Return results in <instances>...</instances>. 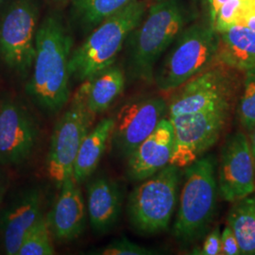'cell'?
Returning <instances> with one entry per match:
<instances>
[{
    "label": "cell",
    "instance_id": "1",
    "mask_svg": "<svg viewBox=\"0 0 255 255\" xmlns=\"http://www.w3.org/2000/svg\"><path fill=\"white\" fill-rule=\"evenodd\" d=\"M73 38L63 18L48 14L37 28L35 54L26 93L47 117L58 115L71 99L69 61Z\"/></svg>",
    "mask_w": 255,
    "mask_h": 255
},
{
    "label": "cell",
    "instance_id": "2",
    "mask_svg": "<svg viewBox=\"0 0 255 255\" xmlns=\"http://www.w3.org/2000/svg\"><path fill=\"white\" fill-rule=\"evenodd\" d=\"M191 19V12L180 0H161L153 4L128 38L130 77L153 82L157 62Z\"/></svg>",
    "mask_w": 255,
    "mask_h": 255
},
{
    "label": "cell",
    "instance_id": "3",
    "mask_svg": "<svg viewBox=\"0 0 255 255\" xmlns=\"http://www.w3.org/2000/svg\"><path fill=\"white\" fill-rule=\"evenodd\" d=\"M182 176L173 236L182 245L189 246L206 236L216 215L219 195L216 157L203 155L184 167Z\"/></svg>",
    "mask_w": 255,
    "mask_h": 255
},
{
    "label": "cell",
    "instance_id": "4",
    "mask_svg": "<svg viewBox=\"0 0 255 255\" xmlns=\"http://www.w3.org/2000/svg\"><path fill=\"white\" fill-rule=\"evenodd\" d=\"M145 13L146 3L135 0L94 27L81 46L71 53L70 77L82 82L115 64L125 42Z\"/></svg>",
    "mask_w": 255,
    "mask_h": 255
},
{
    "label": "cell",
    "instance_id": "5",
    "mask_svg": "<svg viewBox=\"0 0 255 255\" xmlns=\"http://www.w3.org/2000/svg\"><path fill=\"white\" fill-rule=\"evenodd\" d=\"M219 46V33L210 20L184 27L154 72L157 87L161 91H175L207 70L217 60Z\"/></svg>",
    "mask_w": 255,
    "mask_h": 255
},
{
    "label": "cell",
    "instance_id": "6",
    "mask_svg": "<svg viewBox=\"0 0 255 255\" xmlns=\"http://www.w3.org/2000/svg\"><path fill=\"white\" fill-rule=\"evenodd\" d=\"M182 182L181 168L167 164L141 181L128 197L127 215L139 235L153 236L169 228Z\"/></svg>",
    "mask_w": 255,
    "mask_h": 255
},
{
    "label": "cell",
    "instance_id": "7",
    "mask_svg": "<svg viewBox=\"0 0 255 255\" xmlns=\"http://www.w3.org/2000/svg\"><path fill=\"white\" fill-rule=\"evenodd\" d=\"M94 119L82 96L75 92L67 108L55 123L46 156V173L58 189L73 175L78 151Z\"/></svg>",
    "mask_w": 255,
    "mask_h": 255
},
{
    "label": "cell",
    "instance_id": "8",
    "mask_svg": "<svg viewBox=\"0 0 255 255\" xmlns=\"http://www.w3.org/2000/svg\"><path fill=\"white\" fill-rule=\"evenodd\" d=\"M38 20L34 0H15L0 19V58L21 79L31 72Z\"/></svg>",
    "mask_w": 255,
    "mask_h": 255
},
{
    "label": "cell",
    "instance_id": "9",
    "mask_svg": "<svg viewBox=\"0 0 255 255\" xmlns=\"http://www.w3.org/2000/svg\"><path fill=\"white\" fill-rule=\"evenodd\" d=\"M232 108L170 117L173 126V152L169 164L184 168L214 146L228 123Z\"/></svg>",
    "mask_w": 255,
    "mask_h": 255
},
{
    "label": "cell",
    "instance_id": "10",
    "mask_svg": "<svg viewBox=\"0 0 255 255\" xmlns=\"http://www.w3.org/2000/svg\"><path fill=\"white\" fill-rule=\"evenodd\" d=\"M167 112V102L158 96H144L123 103L114 117L111 146L126 158L149 136Z\"/></svg>",
    "mask_w": 255,
    "mask_h": 255
},
{
    "label": "cell",
    "instance_id": "11",
    "mask_svg": "<svg viewBox=\"0 0 255 255\" xmlns=\"http://www.w3.org/2000/svg\"><path fill=\"white\" fill-rule=\"evenodd\" d=\"M176 90L167 103L169 118L232 108L235 97L233 79L221 68L207 69Z\"/></svg>",
    "mask_w": 255,
    "mask_h": 255
},
{
    "label": "cell",
    "instance_id": "12",
    "mask_svg": "<svg viewBox=\"0 0 255 255\" xmlns=\"http://www.w3.org/2000/svg\"><path fill=\"white\" fill-rule=\"evenodd\" d=\"M40 129L36 119L21 102H0V164L19 166L34 153Z\"/></svg>",
    "mask_w": 255,
    "mask_h": 255
},
{
    "label": "cell",
    "instance_id": "13",
    "mask_svg": "<svg viewBox=\"0 0 255 255\" xmlns=\"http://www.w3.org/2000/svg\"><path fill=\"white\" fill-rule=\"evenodd\" d=\"M218 185L224 201L235 202L255 193V161L250 140L242 131L229 135L219 161Z\"/></svg>",
    "mask_w": 255,
    "mask_h": 255
},
{
    "label": "cell",
    "instance_id": "14",
    "mask_svg": "<svg viewBox=\"0 0 255 255\" xmlns=\"http://www.w3.org/2000/svg\"><path fill=\"white\" fill-rule=\"evenodd\" d=\"M54 205L46 216L53 239L70 242L82 236L87 221V209L80 184L68 177L59 189Z\"/></svg>",
    "mask_w": 255,
    "mask_h": 255
},
{
    "label": "cell",
    "instance_id": "15",
    "mask_svg": "<svg viewBox=\"0 0 255 255\" xmlns=\"http://www.w3.org/2000/svg\"><path fill=\"white\" fill-rule=\"evenodd\" d=\"M43 195L38 188L22 192L3 212L0 219V236L5 254L17 255L27 233L44 218Z\"/></svg>",
    "mask_w": 255,
    "mask_h": 255
},
{
    "label": "cell",
    "instance_id": "16",
    "mask_svg": "<svg viewBox=\"0 0 255 255\" xmlns=\"http://www.w3.org/2000/svg\"><path fill=\"white\" fill-rule=\"evenodd\" d=\"M174 129L169 119H162L152 133L127 158V177L141 182L169 164L173 152Z\"/></svg>",
    "mask_w": 255,
    "mask_h": 255
},
{
    "label": "cell",
    "instance_id": "17",
    "mask_svg": "<svg viewBox=\"0 0 255 255\" xmlns=\"http://www.w3.org/2000/svg\"><path fill=\"white\" fill-rule=\"evenodd\" d=\"M86 209L89 223L94 233L105 235L118 224L123 196L119 184L107 176L93 179L87 186Z\"/></svg>",
    "mask_w": 255,
    "mask_h": 255
},
{
    "label": "cell",
    "instance_id": "18",
    "mask_svg": "<svg viewBox=\"0 0 255 255\" xmlns=\"http://www.w3.org/2000/svg\"><path fill=\"white\" fill-rule=\"evenodd\" d=\"M125 74L118 65L93 75L82 82L77 92L82 96L86 108L94 118L105 113L125 88Z\"/></svg>",
    "mask_w": 255,
    "mask_h": 255
},
{
    "label": "cell",
    "instance_id": "19",
    "mask_svg": "<svg viewBox=\"0 0 255 255\" xmlns=\"http://www.w3.org/2000/svg\"><path fill=\"white\" fill-rule=\"evenodd\" d=\"M219 33L217 60L231 68L244 71L255 65V31L237 24Z\"/></svg>",
    "mask_w": 255,
    "mask_h": 255
},
{
    "label": "cell",
    "instance_id": "20",
    "mask_svg": "<svg viewBox=\"0 0 255 255\" xmlns=\"http://www.w3.org/2000/svg\"><path fill=\"white\" fill-rule=\"evenodd\" d=\"M114 128V117L101 119L83 139L75 160L73 178L82 184L96 171L110 142Z\"/></svg>",
    "mask_w": 255,
    "mask_h": 255
},
{
    "label": "cell",
    "instance_id": "21",
    "mask_svg": "<svg viewBox=\"0 0 255 255\" xmlns=\"http://www.w3.org/2000/svg\"><path fill=\"white\" fill-rule=\"evenodd\" d=\"M233 203L227 225L237 238L241 255H255V194Z\"/></svg>",
    "mask_w": 255,
    "mask_h": 255
},
{
    "label": "cell",
    "instance_id": "22",
    "mask_svg": "<svg viewBox=\"0 0 255 255\" xmlns=\"http://www.w3.org/2000/svg\"><path fill=\"white\" fill-rule=\"evenodd\" d=\"M135 0H72L74 15L85 27H97Z\"/></svg>",
    "mask_w": 255,
    "mask_h": 255
},
{
    "label": "cell",
    "instance_id": "23",
    "mask_svg": "<svg viewBox=\"0 0 255 255\" xmlns=\"http://www.w3.org/2000/svg\"><path fill=\"white\" fill-rule=\"evenodd\" d=\"M55 254L53 237L45 216L27 233L17 255H53Z\"/></svg>",
    "mask_w": 255,
    "mask_h": 255
},
{
    "label": "cell",
    "instance_id": "24",
    "mask_svg": "<svg viewBox=\"0 0 255 255\" xmlns=\"http://www.w3.org/2000/svg\"><path fill=\"white\" fill-rule=\"evenodd\" d=\"M237 119L251 133L255 126V65L245 71L243 91L237 107Z\"/></svg>",
    "mask_w": 255,
    "mask_h": 255
},
{
    "label": "cell",
    "instance_id": "25",
    "mask_svg": "<svg viewBox=\"0 0 255 255\" xmlns=\"http://www.w3.org/2000/svg\"><path fill=\"white\" fill-rule=\"evenodd\" d=\"M94 255H154L159 253L151 248L138 245L128 240L127 237H121L113 240L106 246L95 249L88 253Z\"/></svg>",
    "mask_w": 255,
    "mask_h": 255
},
{
    "label": "cell",
    "instance_id": "26",
    "mask_svg": "<svg viewBox=\"0 0 255 255\" xmlns=\"http://www.w3.org/2000/svg\"><path fill=\"white\" fill-rule=\"evenodd\" d=\"M247 0H228L220 8L213 23L218 32H221L230 27L240 23Z\"/></svg>",
    "mask_w": 255,
    "mask_h": 255
},
{
    "label": "cell",
    "instance_id": "27",
    "mask_svg": "<svg viewBox=\"0 0 255 255\" xmlns=\"http://www.w3.org/2000/svg\"><path fill=\"white\" fill-rule=\"evenodd\" d=\"M221 253V232L219 226L213 229L205 237L201 250H194L192 255H219Z\"/></svg>",
    "mask_w": 255,
    "mask_h": 255
},
{
    "label": "cell",
    "instance_id": "28",
    "mask_svg": "<svg viewBox=\"0 0 255 255\" xmlns=\"http://www.w3.org/2000/svg\"><path fill=\"white\" fill-rule=\"evenodd\" d=\"M223 255H241L237 238L228 225L221 233V253Z\"/></svg>",
    "mask_w": 255,
    "mask_h": 255
},
{
    "label": "cell",
    "instance_id": "29",
    "mask_svg": "<svg viewBox=\"0 0 255 255\" xmlns=\"http://www.w3.org/2000/svg\"><path fill=\"white\" fill-rule=\"evenodd\" d=\"M206 4V8L209 13L210 22L213 24L216 15L219 11V8L228 0H204ZM214 26V25H213Z\"/></svg>",
    "mask_w": 255,
    "mask_h": 255
},
{
    "label": "cell",
    "instance_id": "30",
    "mask_svg": "<svg viewBox=\"0 0 255 255\" xmlns=\"http://www.w3.org/2000/svg\"><path fill=\"white\" fill-rule=\"evenodd\" d=\"M251 138H250V144H251V147H252V151H253V154L255 157V126L253 128V130L251 131Z\"/></svg>",
    "mask_w": 255,
    "mask_h": 255
},
{
    "label": "cell",
    "instance_id": "31",
    "mask_svg": "<svg viewBox=\"0 0 255 255\" xmlns=\"http://www.w3.org/2000/svg\"><path fill=\"white\" fill-rule=\"evenodd\" d=\"M4 192H5V183H4L2 174L0 172V204H1V201H2V199H3Z\"/></svg>",
    "mask_w": 255,
    "mask_h": 255
},
{
    "label": "cell",
    "instance_id": "32",
    "mask_svg": "<svg viewBox=\"0 0 255 255\" xmlns=\"http://www.w3.org/2000/svg\"><path fill=\"white\" fill-rule=\"evenodd\" d=\"M50 1H53V2H56V3H62V2L66 1V0H50Z\"/></svg>",
    "mask_w": 255,
    "mask_h": 255
},
{
    "label": "cell",
    "instance_id": "33",
    "mask_svg": "<svg viewBox=\"0 0 255 255\" xmlns=\"http://www.w3.org/2000/svg\"><path fill=\"white\" fill-rule=\"evenodd\" d=\"M156 1H161V0H156Z\"/></svg>",
    "mask_w": 255,
    "mask_h": 255
}]
</instances>
